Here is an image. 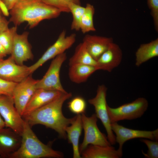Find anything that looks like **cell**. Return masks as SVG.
Returning <instances> with one entry per match:
<instances>
[{
	"instance_id": "cell-27",
	"label": "cell",
	"mask_w": 158,
	"mask_h": 158,
	"mask_svg": "<svg viewBox=\"0 0 158 158\" xmlns=\"http://www.w3.org/2000/svg\"><path fill=\"white\" fill-rule=\"evenodd\" d=\"M45 3L59 9L61 12H70L69 8L71 3L81 5L80 0H41Z\"/></svg>"
},
{
	"instance_id": "cell-36",
	"label": "cell",
	"mask_w": 158,
	"mask_h": 158,
	"mask_svg": "<svg viewBox=\"0 0 158 158\" xmlns=\"http://www.w3.org/2000/svg\"><path fill=\"white\" fill-rule=\"evenodd\" d=\"M3 59H0V61H1Z\"/></svg>"
},
{
	"instance_id": "cell-12",
	"label": "cell",
	"mask_w": 158,
	"mask_h": 158,
	"mask_svg": "<svg viewBox=\"0 0 158 158\" xmlns=\"http://www.w3.org/2000/svg\"><path fill=\"white\" fill-rule=\"evenodd\" d=\"M29 67L16 63L11 56L0 61V78L18 83L31 75Z\"/></svg>"
},
{
	"instance_id": "cell-5",
	"label": "cell",
	"mask_w": 158,
	"mask_h": 158,
	"mask_svg": "<svg viewBox=\"0 0 158 158\" xmlns=\"http://www.w3.org/2000/svg\"><path fill=\"white\" fill-rule=\"evenodd\" d=\"M81 116L84 135L83 142L79 146L80 153L89 145H111L107 136L99 129L97 125V118L95 114L90 117L87 116L84 113L81 114Z\"/></svg>"
},
{
	"instance_id": "cell-31",
	"label": "cell",
	"mask_w": 158,
	"mask_h": 158,
	"mask_svg": "<svg viewBox=\"0 0 158 158\" xmlns=\"http://www.w3.org/2000/svg\"><path fill=\"white\" fill-rule=\"evenodd\" d=\"M9 22L3 16L0 10V33L8 28Z\"/></svg>"
},
{
	"instance_id": "cell-4",
	"label": "cell",
	"mask_w": 158,
	"mask_h": 158,
	"mask_svg": "<svg viewBox=\"0 0 158 158\" xmlns=\"http://www.w3.org/2000/svg\"><path fill=\"white\" fill-rule=\"evenodd\" d=\"M147 100L143 97L112 108L107 106L108 115L111 123L123 120H131L140 117L147 110Z\"/></svg>"
},
{
	"instance_id": "cell-15",
	"label": "cell",
	"mask_w": 158,
	"mask_h": 158,
	"mask_svg": "<svg viewBox=\"0 0 158 158\" xmlns=\"http://www.w3.org/2000/svg\"><path fill=\"white\" fill-rule=\"evenodd\" d=\"M0 130V156L9 158L20 146L21 136L9 128Z\"/></svg>"
},
{
	"instance_id": "cell-8",
	"label": "cell",
	"mask_w": 158,
	"mask_h": 158,
	"mask_svg": "<svg viewBox=\"0 0 158 158\" xmlns=\"http://www.w3.org/2000/svg\"><path fill=\"white\" fill-rule=\"evenodd\" d=\"M0 114L6 127L21 136L24 120L16 108L12 97L0 95Z\"/></svg>"
},
{
	"instance_id": "cell-20",
	"label": "cell",
	"mask_w": 158,
	"mask_h": 158,
	"mask_svg": "<svg viewBox=\"0 0 158 158\" xmlns=\"http://www.w3.org/2000/svg\"><path fill=\"white\" fill-rule=\"evenodd\" d=\"M69 66V78L76 83L85 82L92 73L98 70L97 67L86 64H76Z\"/></svg>"
},
{
	"instance_id": "cell-33",
	"label": "cell",
	"mask_w": 158,
	"mask_h": 158,
	"mask_svg": "<svg viewBox=\"0 0 158 158\" xmlns=\"http://www.w3.org/2000/svg\"><path fill=\"white\" fill-rule=\"evenodd\" d=\"M6 5L9 11L14 6L18 0H1Z\"/></svg>"
},
{
	"instance_id": "cell-30",
	"label": "cell",
	"mask_w": 158,
	"mask_h": 158,
	"mask_svg": "<svg viewBox=\"0 0 158 158\" xmlns=\"http://www.w3.org/2000/svg\"><path fill=\"white\" fill-rule=\"evenodd\" d=\"M147 4L151 10L156 31H158V0H147Z\"/></svg>"
},
{
	"instance_id": "cell-1",
	"label": "cell",
	"mask_w": 158,
	"mask_h": 158,
	"mask_svg": "<svg viewBox=\"0 0 158 158\" xmlns=\"http://www.w3.org/2000/svg\"><path fill=\"white\" fill-rule=\"evenodd\" d=\"M72 96L71 92L64 93L54 100L22 117L31 127L37 124L44 125L54 130L61 138L66 139V128L73 121L75 116L70 118L65 117L62 108L65 102Z\"/></svg>"
},
{
	"instance_id": "cell-29",
	"label": "cell",
	"mask_w": 158,
	"mask_h": 158,
	"mask_svg": "<svg viewBox=\"0 0 158 158\" xmlns=\"http://www.w3.org/2000/svg\"><path fill=\"white\" fill-rule=\"evenodd\" d=\"M17 83L8 81L0 78V95L12 97L14 88Z\"/></svg>"
},
{
	"instance_id": "cell-32",
	"label": "cell",
	"mask_w": 158,
	"mask_h": 158,
	"mask_svg": "<svg viewBox=\"0 0 158 158\" xmlns=\"http://www.w3.org/2000/svg\"><path fill=\"white\" fill-rule=\"evenodd\" d=\"M0 10L3 15L5 16H9V10L5 4L1 0H0Z\"/></svg>"
},
{
	"instance_id": "cell-7",
	"label": "cell",
	"mask_w": 158,
	"mask_h": 158,
	"mask_svg": "<svg viewBox=\"0 0 158 158\" xmlns=\"http://www.w3.org/2000/svg\"><path fill=\"white\" fill-rule=\"evenodd\" d=\"M66 58L65 52L54 58L45 75L41 79L38 80L36 85L37 89L56 90L67 92L61 85L60 77L61 66Z\"/></svg>"
},
{
	"instance_id": "cell-16",
	"label": "cell",
	"mask_w": 158,
	"mask_h": 158,
	"mask_svg": "<svg viewBox=\"0 0 158 158\" xmlns=\"http://www.w3.org/2000/svg\"><path fill=\"white\" fill-rule=\"evenodd\" d=\"M122 56V51L119 46L112 42L97 61L98 70L111 72L120 65Z\"/></svg>"
},
{
	"instance_id": "cell-6",
	"label": "cell",
	"mask_w": 158,
	"mask_h": 158,
	"mask_svg": "<svg viewBox=\"0 0 158 158\" xmlns=\"http://www.w3.org/2000/svg\"><path fill=\"white\" fill-rule=\"evenodd\" d=\"M107 90V87L104 85H99L95 96L89 99L88 102L94 107L95 114L97 118L101 121L107 132L108 140L112 145L115 144L116 142L107 111L108 105L106 101Z\"/></svg>"
},
{
	"instance_id": "cell-25",
	"label": "cell",
	"mask_w": 158,
	"mask_h": 158,
	"mask_svg": "<svg viewBox=\"0 0 158 158\" xmlns=\"http://www.w3.org/2000/svg\"><path fill=\"white\" fill-rule=\"evenodd\" d=\"M70 12L73 16V20L71 25L72 30L78 31L80 30V23L85 7L74 3L71 4L69 6Z\"/></svg>"
},
{
	"instance_id": "cell-22",
	"label": "cell",
	"mask_w": 158,
	"mask_h": 158,
	"mask_svg": "<svg viewBox=\"0 0 158 158\" xmlns=\"http://www.w3.org/2000/svg\"><path fill=\"white\" fill-rule=\"evenodd\" d=\"M76 64L90 65L97 68V61L89 53L83 42L77 46L74 54L69 60V66Z\"/></svg>"
},
{
	"instance_id": "cell-35",
	"label": "cell",
	"mask_w": 158,
	"mask_h": 158,
	"mask_svg": "<svg viewBox=\"0 0 158 158\" xmlns=\"http://www.w3.org/2000/svg\"><path fill=\"white\" fill-rule=\"evenodd\" d=\"M6 126L4 121L0 114V130Z\"/></svg>"
},
{
	"instance_id": "cell-13",
	"label": "cell",
	"mask_w": 158,
	"mask_h": 158,
	"mask_svg": "<svg viewBox=\"0 0 158 158\" xmlns=\"http://www.w3.org/2000/svg\"><path fill=\"white\" fill-rule=\"evenodd\" d=\"M29 34L27 31L21 34H18L16 32L14 35L11 54L18 64L23 65L24 62L33 58L31 46L28 40Z\"/></svg>"
},
{
	"instance_id": "cell-17",
	"label": "cell",
	"mask_w": 158,
	"mask_h": 158,
	"mask_svg": "<svg viewBox=\"0 0 158 158\" xmlns=\"http://www.w3.org/2000/svg\"><path fill=\"white\" fill-rule=\"evenodd\" d=\"M83 42L92 56L97 61L113 42L112 38L96 35H86Z\"/></svg>"
},
{
	"instance_id": "cell-9",
	"label": "cell",
	"mask_w": 158,
	"mask_h": 158,
	"mask_svg": "<svg viewBox=\"0 0 158 158\" xmlns=\"http://www.w3.org/2000/svg\"><path fill=\"white\" fill-rule=\"evenodd\" d=\"M66 31L63 30L56 42L48 48L38 60L29 67L31 74L47 61L65 52L72 46L75 41L76 35L73 33L66 36Z\"/></svg>"
},
{
	"instance_id": "cell-37",
	"label": "cell",
	"mask_w": 158,
	"mask_h": 158,
	"mask_svg": "<svg viewBox=\"0 0 158 158\" xmlns=\"http://www.w3.org/2000/svg\"><path fill=\"white\" fill-rule=\"evenodd\" d=\"M1 157L0 156V158H1Z\"/></svg>"
},
{
	"instance_id": "cell-28",
	"label": "cell",
	"mask_w": 158,
	"mask_h": 158,
	"mask_svg": "<svg viewBox=\"0 0 158 158\" xmlns=\"http://www.w3.org/2000/svg\"><path fill=\"white\" fill-rule=\"evenodd\" d=\"M141 141L144 143L147 146L148 150L147 153L142 151L145 157L147 158H157L158 157V140H153L150 139H142Z\"/></svg>"
},
{
	"instance_id": "cell-18",
	"label": "cell",
	"mask_w": 158,
	"mask_h": 158,
	"mask_svg": "<svg viewBox=\"0 0 158 158\" xmlns=\"http://www.w3.org/2000/svg\"><path fill=\"white\" fill-rule=\"evenodd\" d=\"M83 129L81 114H77L73 121L65 129L67 138L72 145L73 158H81L79 142Z\"/></svg>"
},
{
	"instance_id": "cell-10",
	"label": "cell",
	"mask_w": 158,
	"mask_h": 158,
	"mask_svg": "<svg viewBox=\"0 0 158 158\" xmlns=\"http://www.w3.org/2000/svg\"><path fill=\"white\" fill-rule=\"evenodd\" d=\"M111 127L113 131L116 134V142L119 144L117 150L121 157L123 145L128 140L137 138H145L158 140V129L153 131L134 130L125 127L117 122L111 123Z\"/></svg>"
},
{
	"instance_id": "cell-34",
	"label": "cell",
	"mask_w": 158,
	"mask_h": 158,
	"mask_svg": "<svg viewBox=\"0 0 158 158\" xmlns=\"http://www.w3.org/2000/svg\"><path fill=\"white\" fill-rule=\"evenodd\" d=\"M7 55L6 51L0 42V59H3Z\"/></svg>"
},
{
	"instance_id": "cell-3",
	"label": "cell",
	"mask_w": 158,
	"mask_h": 158,
	"mask_svg": "<svg viewBox=\"0 0 158 158\" xmlns=\"http://www.w3.org/2000/svg\"><path fill=\"white\" fill-rule=\"evenodd\" d=\"M21 137L20 147L9 158H61L63 157L62 152L53 149L51 145H46L41 142L25 120Z\"/></svg>"
},
{
	"instance_id": "cell-2",
	"label": "cell",
	"mask_w": 158,
	"mask_h": 158,
	"mask_svg": "<svg viewBox=\"0 0 158 158\" xmlns=\"http://www.w3.org/2000/svg\"><path fill=\"white\" fill-rule=\"evenodd\" d=\"M61 13L59 9L41 0H18L10 10L11 17L9 22L16 26L27 22L31 29L42 20L58 17Z\"/></svg>"
},
{
	"instance_id": "cell-11",
	"label": "cell",
	"mask_w": 158,
	"mask_h": 158,
	"mask_svg": "<svg viewBox=\"0 0 158 158\" xmlns=\"http://www.w3.org/2000/svg\"><path fill=\"white\" fill-rule=\"evenodd\" d=\"M38 80L33 79L30 75L17 83L14 88L12 97L15 106L22 116L27 104L37 89Z\"/></svg>"
},
{
	"instance_id": "cell-23",
	"label": "cell",
	"mask_w": 158,
	"mask_h": 158,
	"mask_svg": "<svg viewBox=\"0 0 158 158\" xmlns=\"http://www.w3.org/2000/svg\"><path fill=\"white\" fill-rule=\"evenodd\" d=\"M95 11L93 5L90 4H87L80 23V30L83 34L96 30L93 22Z\"/></svg>"
},
{
	"instance_id": "cell-26",
	"label": "cell",
	"mask_w": 158,
	"mask_h": 158,
	"mask_svg": "<svg viewBox=\"0 0 158 158\" xmlns=\"http://www.w3.org/2000/svg\"><path fill=\"white\" fill-rule=\"evenodd\" d=\"M86 103L83 97L77 96L72 99L68 104L70 111L77 114H82L85 112Z\"/></svg>"
},
{
	"instance_id": "cell-19",
	"label": "cell",
	"mask_w": 158,
	"mask_h": 158,
	"mask_svg": "<svg viewBox=\"0 0 158 158\" xmlns=\"http://www.w3.org/2000/svg\"><path fill=\"white\" fill-rule=\"evenodd\" d=\"M83 158H118L121 157L117 150L111 145H89L80 153Z\"/></svg>"
},
{
	"instance_id": "cell-24",
	"label": "cell",
	"mask_w": 158,
	"mask_h": 158,
	"mask_svg": "<svg viewBox=\"0 0 158 158\" xmlns=\"http://www.w3.org/2000/svg\"><path fill=\"white\" fill-rule=\"evenodd\" d=\"M17 26L8 28L0 33V42L4 48L7 54L11 52L14 35L17 32Z\"/></svg>"
},
{
	"instance_id": "cell-38",
	"label": "cell",
	"mask_w": 158,
	"mask_h": 158,
	"mask_svg": "<svg viewBox=\"0 0 158 158\" xmlns=\"http://www.w3.org/2000/svg\"></svg>"
},
{
	"instance_id": "cell-21",
	"label": "cell",
	"mask_w": 158,
	"mask_h": 158,
	"mask_svg": "<svg viewBox=\"0 0 158 158\" xmlns=\"http://www.w3.org/2000/svg\"><path fill=\"white\" fill-rule=\"evenodd\" d=\"M135 65L137 67L158 56V39L141 44L135 52Z\"/></svg>"
},
{
	"instance_id": "cell-14",
	"label": "cell",
	"mask_w": 158,
	"mask_h": 158,
	"mask_svg": "<svg viewBox=\"0 0 158 158\" xmlns=\"http://www.w3.org/2000/svg\"><path fill=\"white\" fill-rule=\"evenodd\" d=\"M65 93L56 90L37 89L27 104L22 116L48 104Z\"/></svg>"
}]
</instances>
